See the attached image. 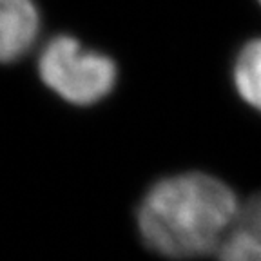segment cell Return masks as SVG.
<instances>
[{
	"label": "cell",
	"instance_id": "3",
	"mask_svg": "<svg viewBox=\"0 0 261 261\" xmlns=\"http://www.w3.org/2000/svg\"><path fill=\"white\" fill-rule=\"evenodd\" d=\"M42 18L35 0H0V64H13L35 47Z\"/></svg>",
	"mask_w": 261,
	"mask_h": 261
},
{
	"label": "cell",
	"instance_id": "6",
	"mask_svg": "<svg viewBox=\"0 0 261 261\" xmlns=\"http://www.w3.org/2000/svg\"><path fill=\"white\" fill-rule=\"evenodd\" d=\"M259 4H261V0H259Z\"/></svg>",
	"mask_w": 261,
	"mask_h": 261
},
{
	"label": "cell",
	"instance_id": "1",
	"mask_svg": "<svg viewBox=\"0 0 261 261\" xmlns=\"http://www.w3.org/2000/svg\"><path fill=\"white\" fill-rule=\"evenodd\" d=\"M240 201L227 184L203 172L160 179L136 211L147 249L169 259H194L218 252L232 228Z\"/></svg>",
	"mask_w": 261,
	"mask_h": 261
},
{
	"label": "cell",
	"instance_id": "5",
	"mask_svg": "<svg viewBox=\"0 0 261 261\" xmlns=\"http://www.w3.org/2000/svg\"><path fill=\"white\" fill-rule=\"evenodd\" d=\"M234 84L245 102L261 113V38L245 44L234 64Z\"/></svg>",
	"mask_w": 261,
	"mask_h": 261
},
{
	"label": "cell",
	"instance_id": "4",
	"mask_svg": "<svg viewBox=\"0 0 261 261\" xmlns=\"http://www.w3.org/2000/svg\"><path fill=\"white\" fill-rule=\"evenodd\" d=\"M216 256L218 261H261V194L240 207Z\"/></svg>",
	"mask_w": 261,
	"mask_h": 261
},
{
	"label": "cell",
	"instance_id": "2",
	"mask_svg": "<svg viewBox=\"0 0 261 261\" xmlns=\"http://www.w3.org/2000/svg\"><path fill=\"white\" fill-rule=\"evenodd\" d=\"M37 71L47 89L78 107L102 102L118 80L113 58L86 47L71 35H57L45 42L38 55Z\"/></svg>",
	"mask_w": 261,
	"mask_h": 261
}]
</instances>
